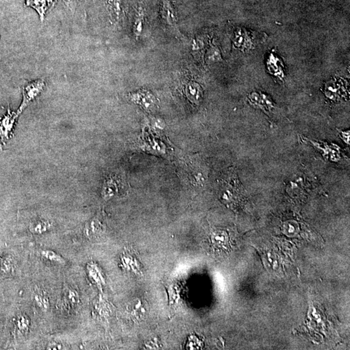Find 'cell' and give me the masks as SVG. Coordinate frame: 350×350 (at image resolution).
I'll return each instance as SVG.
<instances>
[{
	"instance_id": "9c48e42d",
	"label": "cell",
	"mask_w": 350,
	"mask_h": 350,
	"mask_svg": "<svg viewBox=\"0 0 350 350\" xmlns=\"http://www.w3.org/2000/svg\"><path fill=\"white\" fill-rule=\"evenodd\" d=\"M106 4L111 16L118 19L122 10V0H107Z\"/></svg>"
},
{
	"instance_id": "7a4b0ae2",
	"label": "cell",
	"mask_w": 350,
	"mask_h": 350,
	"mask_svg": "<svg viewBox=\"0 0 350 350\" xmlns=\"http://www.w3.org/2000/svg\"><path fill=\"white\" fill-rule=\"evenodd\" d=\"M18 115V113L11 112L9 108L7 114L0 119V144H5L12 137L14 125Z\"/></svg>"
},
{
	"instance_id": "3957f363",
	"label": "cell",
	"mask_w": 350,
	"mask_h": 350,
	"mask_svg": "<svg viewBox=\"0 0 350 350\" xmlns=\"http://www.w3.org/2000/svg\"><path fill=\"white\" fill-rule=\"evenodd\" d=\"M129 96L134 102L139 104L145 110L152 111L156 108L157 104L156 98L147 90H140L136 93L130 94Z\"/></svg>"
},
{
	"instance_id": "52a82bcc",
	"label": "cell",
	"mask_w": 350,
	"mask_h": 350,
	"mask_svg": "<svg viewBox=\"0 0 350 350\" xmlns=\"http://www.w3.org/2000/svg\"><path fill=\"white\" fill-rule=\"evenodd\" d=\"M119 182L116 179V178L111 177L110 179L106 180L104 183L103 195L104 198H110L114 196L116 193L119 192Z\"/></svg>"
},
{
	"instance_id": "7c38bea8",
	"label": "cell",
	"mask_w": 350,
	"mask_h": 350,
	"mask_svg": "<svg viewBox=\"0 0 350 350\" xmlns=\"http://www.w3.org/2000/svg\"><path fill=\"white\" fill-rule=\"evenodd\" d=\"M41 255L44 258L48 260L54 262V263L64 264L65 260L62 256L51 250H44L41 251Z\"/></svg>"
},
{
	"instance_id": "8992f818",
	"label": "cell",
	"mask_w": 350,
	"mask_h": 350,
	"mask_svg": "<svg viewBox=\"0 0 350 350\" xmlns=\"http://www.w3.org/2000/svg\"><path fill=\"white\" fill-rule=\"evenodd\" d=\"M186 94L188 99L194 103L198 104L202 100V89L197 83H189L186 87Z\"/></svg>"
},
{
	"instance_id": "5bb4252c",
	"label": "cell",
	"mask_w": 350,
	"mask_h": 350,
	"mask_svg": "<svg viewBox=\"0 0 350 350\" xmlns=\"http://www.w3.org/2000/svg\"><path fill=\"white\" fill-rule=\"evenodd\" d=\"M210 56L211 59H213L212 60L221 59V56H220L219 51H218L217 49H215V48H213V49H211Z\"/></svg>"
},
{
	"instance_id": "6da1fadb",
	"label": "cell",
	"mask_w": 350,
	"mask_h": 350,
	"mask_svg": "<svg viewBox=\"0 0 350 350\" xmlns=\"http://www.w3.org/2000/svg\"><path fill=\"white\" fill-rule=\"evenodd\" d=\"M45 87V81L43 79L29 82L23 89V100L18 114H20L28 104L41 94Z\"/></svg>"
},
{
	"instance_id": "4fadbf2b",
	"label": "cell",
	"mask_w": 350,
	"mask_h": 350,
	"mask_svg": "<svg viewBox=\"0 0 350 350\" xmlns=\"http://www.w3.org/2000/svg\"><path fill=\"white\" fill-rule=\"evenodd\" d=\"M78 1L79 0H63L67 7L70 8L71 10H73L76 7Z\"/></svg>"
},
{
	"instance_id": "5b68a950",
	"label": "cell",
	"mask_w": 350,
	"mask_h": 350,
	"mask_svg": "<svg viewBox=\"0 0 350 350\" xmlns=\"http://www.w3.org/2000/svg\"><path fill=\"white\" fill-rule=\"evenodd\" d=\"M160 12L161 16L165 25L170 27H175L177 24V16L170 0H162Z\"/></svg>"
},
{
	"instance_id": "8fae6325",
	"label": "cell",
	"mask_w": 350,
	"mask_h": 350,
	"mask_svg": "<svg viewBox=\"0 0 350 350\" xmlns=\"http://www.w3.org/2000/svg\"><path fill=\"white\" fill-rule=\"evenodd\" d=\"M51 225L48 221L39 220V221L33 222L31 224L30 230L34 234H41L47 231L50 228Z\"/></svg>"
},
{
	"instance_id": "ba28073f",
	"label": "cell",
	"mask_w": 350,
	"mask_h": 350,
	"mask_svg": "<svg viewBox=\"0 0 350 350\" xmlns=\"http://www.w3.org/2000/svg\"><path fill=\"white\" fill-rule=\"evenodd\" d=\"M104 230V228L102 223L99 219H96V218L92 220V221H90V223L88 224L85 228L86 234L88 236H98V235L102 233Z\"/></svg>"
},
{
	"instance_id": "30bf717a",
	"label": "cell",
	"mask_w": 350,
	"mask_h": 350,
	"mask_svg": "<svg viewBox=\"0 0 350 350\" xmlns=\"http://www.w3.org/2000/svg\"><path fill=\"white\" fill-rule=\"evenodd\" d=\"M145 12L142 7L138 8L137 14H136L135 23H134L133 31L135 36L138 37L140 36L143 29V24L144 22Z\"/></svg>"
},
{
	"instance_id": "277c9868",
	"label": "cell",
	"mask_w": 350,
	"mask_h": 350,
	"mask_svg": "<svg viewBox=\"0 0 350 350\" xmlns=\"http://www.w3.org/2000/svg\"><path fill=\"white\" fill-rule=\"evenodd\" d=\"M57 0H26V5L36 10L41 20H45L48 10H51L55 5Z\"/></svg>"
}]
</instances>
